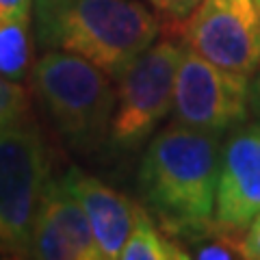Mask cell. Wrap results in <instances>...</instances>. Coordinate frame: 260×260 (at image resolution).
Returning a JSON list of instances; mask_svg holds the SVG:
<instances>
[{
	"instance_id": "1",
	"label": "cell",
	"mask_w": 260,
	"mask_h": 260,
	"mask_svg": "<svg viewBox=\"0 0 260 260\" xmlns=\"http://www.w3.org/2000/svg\"><path fill=\"white\" fill-rule=\"evenodd\" d=\"M221 135L174 121L145 145L137 186L143 204L176 241L215 219Z\"/></svg>"
},
{
	"instance_id": "2",
	"label": "cell",
	"mask_w": 260,
	"mask_h": 260,
	"mask_svg": "<svg viewBox=\"0 0 260 260\" xmlns=\"http://www.w3.org/2000/svg\"><path fill=\"white\" fill-rule=\"evenodd\" d=\"M44 50L83 56L117 78L156 42L160 22L137 0H32Z\"/></svg>"
},
{
	"instance_id": "3",
	"label": "cell",
	"mask_w": 260,
	"mask_h": 260,
	"mask_svg": "<svg viewBox=\"0 0 260 260\" xmlns=\"http://www.w3.org/2000/svg\"><path fill=\"white\" fill-rule=\"evenodd\" d=\"M37 95L59 135L78 152H93L109 139L115 111L111 76L83 56L48 50L32 72Z\"/></svg>"
},
{
	"instance_id": "4",
	"label": "cell",
	"mask_w": 260,
	"mask_h": 260,
	"mask_svg": "<svg viewBox=\"0 0 260 260\" xmlns=\"http://www.w3.org/2000/svg\"><path fill=\"white\" fill-rule=\"evenodd\" d=\"M184 46L174 39L154 42L115 78V111L109 145L130 154L148 143L162 119L174 109L176 74Z\"/></svg>"
},
{
	"instance_id": "5",
	"label": "cell",
	"mask_w": 260,
	"mask_h": 260,
	"mask_svg": "<svg viewBox=\"0 0 260 260\" xmlns=\"http://www.w3.org/2000/svg\"><path fill=\"white\" fill-rule=\"evenodd\" d=\"M48 154L39 130L20 119L0 128V251L24 256L48 184Z\"/></svg>"
},
{
	"instance_id": "6",
	"label": "cell",
	"mask_w": 260,
	"mask_h": 260,
	"mask_svg": "<svg viewBox=\"0 0 260 260\" xmlns=\"http://www.w3.org/2000/svg\"><path fill=\"white\" fill-rule=\"evenodd\" d=\"M247 113L249 76L219 68L184 44L174 89L176 124L228 133L243 124Z\"/></svg>"
},
{
	"instance_id": "7",
	"label": "cell",
	"mask_w": 260,
	"mask_h": 260,
	"mask_svg": "<svg viewBox=\"0 0 260 260\" xmlns=\"http://www.w3.org/2000/svg\"><path fill=\"white\" fill-rule=\"evenodd\" d=\"M182 42L206 61L251 78L260 65V0H202L182 22Z\"/></svg>"
},
{
	"instance_id": "8",
	"label": "cell",
	"mask_w": 260,
	"mask_h": 260,
	"mask_svg": "<svg viewBox=\"0 0 260 260\" xmlns=\"http://www.w3.org/2000/svg\"><path fill=\"white\" fill-rule=\"evenodd\" d=\"M260 215V121L239 124L221 143L215 219L247 230Z\"/></svg>"
},
{
	"instance_id": "9",
	"label": "cell",
	"mask_w": 260,
	"mask_h": 260,
	"mask_svg": "<svg viewBox=\"0 0 260 260\" xmlns=\"http://www.w3.org/2000/svg\"><path fill=\"white\" fill-rule=\"evenodd\" d=\"M61 180L78 200V204L85 208L98 249H100V258H119V251L133 232L143 206L135 204L126 195L111 189L109 184H104L95 176H89L78 167L68 169V174Z\"/></svg>"
},
{
	"instance_id": "10",
	"label": "cell",
	"mask_w": 260,
	"mask_h": 260,
	"mask_svg": "<svg viewBox=\"0 0 260 260\" xmlns=\"http://www.w3.org/2000/svg\"><path fill=\"white\" fill-rule=\"evenodd\" d=\"M37 213H42L68 241L76 260H102L85 208L78 204L63 180H48Z\"/></svg>"
},
{
	"instance_id": "11",
	"label": "cell",
	"mask_w": 260,
	"mask_h": 260,
	"mask_svg": "<svg viewBox=\"0 0 260 260\" xmlns=\"http://www.w3.org/2000/svg\"><path fill=\"white\" fill-rule=\"evenodd\" d=\"M121 260H182L191 258L180 241L154 223L148 210H141L128 241L119 251Z\"/></svg>"
},
{
	"instance_id": "12",
	"label": "cell",
	"mask_w": 260,
	"mask_h": 260,
	"mask_svg": "<svg viewBox=\"0 0 260 260\" xmlns=\"http://www.w3.org/2000/svg\"><path fill=\"white\" fill-rule=\"evenodd\" d=\"M191 258L200 260H230L245 258V230L219 223L217 219L186 232L180 239Z\"/></svg>"
},
{
	"instance_id": "13",
	"label": "cell",
	"mask_w": 260,
	"mask_h": 260,
	"mask_svg": "<svg viewBox=\"0 0 260 260\" xmlns=\"http://www.w3.org/2000/svg\"><path fill=\"white\" fill-rule=\"evenodd\" d=\"M28 20H0V74L22 80L28 72Z\"/></svg>"
},
{
	"instance_id": "14",
	"label": "cell",
	"mask_w": 260,
	"mask_h": 260,
	"mask_svg": "<svg viewBox=\"0 0 260 260\" xmlns=\"http://www.w3.org/2000/svg\"><path fill=\"white\" fill-rule=\"evenodd\" d=\"M24 111H26V91L18 85V80L0 74V128L24 119Z\"/></svg>"
},
{
	"instance_id": "15",
	"label": "cell",
	"mask_w": 260,
	"mask_h": 260,
	"mask_svg": "<svg viewBox=\"0 0 260 260\" xmlns=\"http://www.w3.org/2000/svg\"><path fill=\"white\" fill-rule=\"evenodd\" d=\"M200 3L202 0H150V5L154 9H156L160 15H165L172 24L184 22L195 9H198Z\"/></svg>"
},
{
	"instance_id": "16",
	"label": "cell",
	"mask_w": 260,
	"mask_h": 260,
	"mask_svg": "<svg viewBox=\"0 0 260 260\" xmlns=\"http://www.w3.org/2000/svg\"><path fill=\"white\" fill-rule=\"evenodd\" d=\"M32 0H0V20H28Z\"/></svg>"
},
{
	"instance_id": "17",
	"label": "cell",
	"mask_w": 260,
	"mask_h": 260,
	"mask_svg": "<svg viewBox=\"0 0 260 260\" xmlns=\"http://www.w3.org/2000/svg\"><path fill=\"white\" fill-rule=\"evenodd\" d=\"M245 258L260 260V215L245 230Z\"/></svg>"
},
{
	"instance_id": "18",
	"label": "cell",
	"mask_w": 260,
	"mask_h": 260,
	"mask_svg": "<svg viewBox=\"0 0 260 260\" xmlns=\"http://www.w3.org/2000/svg\"><path fill=\"white\" fill-rule=\"evenodd\" d=\"M249 113L260 121V65L249 78Z\"/></svg>"
}]
</instances>
